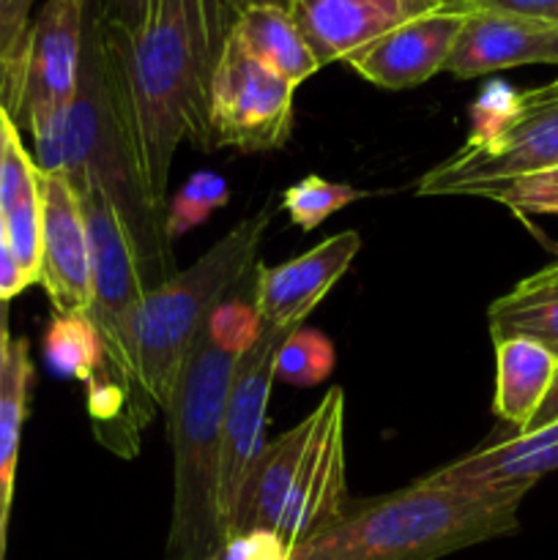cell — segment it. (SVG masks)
Returning a JSON list of instances; mask_svg holds the SVG:
<instances>
[{"label":"cell","mask_w":558,"mask_h":560,"mask_svg":"<svg viewBox=\"0 0 558 560\" xmlns=\"http://www.w3.org/2000/svg\"><path fill=\"white\" fill-rule=\"evenodd\" d=\"M91 5L126 156L148 211L167 230L170 167L181 142L211 148L208 93L239 9L233 0H151L126 27Z\"/></svg>","instance_id":"cell-1"},{"label":"cell","mask_w":558,"mask_h":560,"mask_svg":"<svg viewBox=\"0 0 558 560\" xmlns=\"http://www.w3.org/2000/svg\"><path fill=\"white\" fill-rule=\"evenodd\" d=\"M257 334L244 295L224 299L202 326L167 405L173 446V514L164 560H211L222 547L217 520L219 452L230 383Z\"/></svg>","instance_id":"cell-2"},{"label":"cell","mask_w":558,"mask_h":560,"mask_svg":"<svg viewBox=\"0 0 558 560\" xmlns=\"http://www.w3.org/2000/svg\"><path fill=\"white\" fill-rule=\"evenodd\" d=\"M528 487H463L419 479L345 503L339 517L293 547L290 560H438L518 534Z\"/></svg>","instance_id":"cell-3"},{"label":"cell","mask_w":558,"mask_h":560,"mask_svg":"<svg viewBox=\"0 0 558 560\" xmlns=\"http://www.w3.org/2000/svg\"><path fill=\"white\" fill-rule=\"evenodd\" d=\"M91 244V306L85 317L102 345V370L88 383V410L98 441L120 457L140 446V432L153 419L156 405L146 397L137 364V320H140L146 273L124 219L98 186L74 189Z\"/></svg>","instance_id":"cell-4"},{"label":"cell","mask_w":558,"mask_h":560,"mask_svg":"<svg viewBox=\"0 0 558 560\" xmlns=\"http://www.w3.org/2000/svg\"><path fill=\"white\" fill-rule=\"evenodd\" d=\"M345 503V392L334 386L304 421L260 448L235 498L228 539L274 534L293 552Z\"/></svg>","instance_id":"cell-5"},{"label":"cell","mask_w":558,"mask_h":560,"mask_svg":"<svg viewBox=\"0 0 558 560\" xmlns=\"http://www.w3.org/2000/svg\"><path fill=\"white\" fill-rule=\"evenodd\" d=\"M268 224L271 206L241 219L195 266L146 290L137 320V364L142 392L156 410H167L208 317L252 273Z\"/></svg>","instance_id":"cell-6"},{"label":"cell","mask_w":558,"mask_h":560,"mask_svg":"<svg viewBox=\"0 0 558 560\" xmlns=\"http://www.w3.org/2000/svg\"><path fill=\"white\" fill-rule=\"evenodd\" d=\"M468 140L427 170L419 197H492L523 175L558 167V77L512 91L490 82L470 109Z\"/></svg>","instance_id":"cell-7"},{"label":"cell","mask_w":558,"mask_h":560,"mask_svg":"<svg viewBox=\"0 0 558 560\" xmlns=\"http://www.w3.org/2000/svg\"><path fill=\"white\" fill-rule=\"evenodd\" d=\"M85 22L88 0H44L14 52L0 60V104L16 129L69 107L80 82Z\"/></svg>","instance_id":"cell-8"},{"label":"cell","mask_w":558,"mask_h":560,"mask_svg":"<svg viewBox=\"0 0 558 560\" xmlns=\"http://www.w3.org/2000/svg\"><path fill=\"white\" fill-rule=\"evenodd\" d=\"M295 85L252 58L233 38L224 42L208 93V135L213 148L277 151L293 129Z\"/></svg>","instance_id":"cell-9"},{"label":"cell","mask_w":558,"mask_h":560,"mask_svg":"<svg viewBox=\"0 0 558 560\" xmlns=\"http://www.w3.org/2000/svg\"><path fill=\"white\" fill-rule=\"evenodd\" d=\"M290 334L295 331L257 320L255 339L235 364L228 405H224L217 479V520L222 545L228 539V525L233 517L235 498H239L241 485L246 479V470L252 468L260 448L266 446L263 430H266L268 397H271V386L277 381V355Z\"/></svg>","instance_id":"cell-10"},{"label":"cell","mask_w":558,"mask_h":560,"mask_svg":"<svg viewBox=\"0 0 558 560\" xmlns=\"http://www.w3.org/2000/svg\"><path fill=\"white\" fill-rule=\"evenodd\" d=\"M359 252L361 235L356 230H345L279 266L255 262L252 306L257 320L299 331L317 304H323L328 290L345 277Z\"/></svg>","instance_id":"cell-11"},{"label":"cell","mask_w":558,"mask_h":560,"mask_svg":"<svg viewBox=\"0 0 558 560\" xmlns=\"http://www.w3.org/2000/svg\"><path fill=\"white\" fill-rule=\"evenodd\" d=\"M42 189V268L55 315H85L91 306V244L80 195L63 175L38 173Z\"/></svg>","instance_id":"cell-12"},{"label":"cell","mask_w":558,"mask_h":560,"mask_svg":"<svg viewBox=\"0 0 558 560\" xmlns=\"http://www.w3.org/2000/svg\"><path fill=\"white\" fill-rule=\"evenodd\" d=\"M468 11L435 9L403 22L367 47L356 49L345 63L367 82L386 91H405L443 71Z\"/></svg>","instance_id":"cell-13"},{"label":"cell","mask_w":558,"mask_h":560,"mask_svg":"<svg viewBox=\"0 0 558 560\" xmlns=\"http://www.w3.org/2000/svg\"><path fill=\"white\" fill-rule=\"evenodd\" d=\"M443 9L438 0H293L290 14L317 63L348 60L403 22Z\"/></svg>","instance_id":"cell-14"},{"label":"cell","mask_w":558,"mask_h":560,"mask_svg":"<svg viewBox=\"0 0 558 560\" xmlns=\"http://www.w3.org/2000/svg\"><path fill=\"white\" fill-rule=\"evenodd\" d=\"M514 66H558L556 22L525 20L496 11H468L443 71L460 80H470Z\"/></svg>","instance_id":"cell-15"},{"label":"cell","mask_w":558,"mask_h":560,"mask_svg":"<svg viewBox=\"0 0 558 560\" xmlns=\"http://www.w3.org/2000/svg\"><path fill=\"white\" fill-rule=\"evenodd\" d=\"M558 470V421L536 432L490 438L479 448L425 476L432 485L528 487Z\"/></svg>","instance_id":"cell-16"},{"label":"cell","mask_w":558,"mask_h":560,"mask_svg":"<svg viewBox=\"0 0 558 560\" xmlns=\"http://www.w3.org/2000/svg\"><path fill=\"white\" fill-rule=\"evenodd\" d=\"M558 355L534 339L496 342V394L492 413L514 432L528 430L556 377Z\"/></svg>","instance_id":"cell-17"},{"label":"cell","mask_w":558,"mask_h":560,"mask_svg":"<svg viewBox=\"0 0 558 560\" xmlns=\"http://www.w3.org/2000/svg\"><path fill=\"white\" fill-rule=\"evenodd\" d=\"M0 213L22 273L27 282L36 284L42 268V189H38L36 162L25 151L16 129L11 131L9 156H5Z\"/></svg>","instance_id":"cell-18"},{"label":"cell","mask_w":558,"mask_h":560,"mask_svg":"<svg viewBox=\"0 0 558 560\" xmlns=\"http://www.w3.org/2000/svg\"><path fill=\"white\" fill-rule=\"evenodd\" d=\"M233 38L252 58L260 60L266 69H271L274 74H279L295 88L321 69L288 9H277V5L246 9L235 20Z\"/></svg>","instance_id":"cell-19"},{"label":"cell","mask_w":558,"mask_h":560,"mask_svg":"<svg viewBox=\"0 0 558 560\" xmlns=\"http://www.w3.org/2000/svg\"><path fill=\"white\" fill-rule=\"evenodd\" d=\"M492 342L534 339L558 355V262L520 279L487 310Z\"/></svg>","instance_id":"cell-20"},{"label":"cell","mask_w":558,"mask_h":560,"mask_svg":"<svg viewBox=\"0 0 558 560\" xmlns=\"http://www.w3.org/2000/svg\"><path fill=\"white\" fill-rule=\"evenodd\" d=\"M33 383V361L27 339H14L0 381V560L5 558L11 498H14L16 459H20L22 424Z\"/></svg>","instance_id":"cell-21"},{"label":"cell","mask_w":558,"mask_h":560,"mask_svg":"<svg viewBox=\"0 0 558 560\" xmlns=\"http://www.w3.org/2000/svg\"><path fill=\"white\" fill-rule=\"evenodd\" d=\"M44 355L63 377H77L88 386L102 370V345L85 315H55L44 337Z\"/></svg>","instance_id":"cell-22"},{"label":"cell","mask_w":558,"mask_h":560,"mask_svg":"<svg viewBox=\"0 0 558 560\" xmlns=\"http://www.w3.org/2000/svg\"><path fill=\"white\" fill-rule=\"evenodd\" d=\"M367 197V191L353 189L348 184H332L321 175H306L299 184L290 186L282 195V208L288 211L290 222L301 228L304 233H312L321 228L332 213L342 211L350 202Z\"/></svg>","instance_id":"cell-23"},{"label":"cell","mask_w":558,"mask_h":560,"mask_svg":"<svg viewBox=\"0 0 558 560\" xmlns=\"http://www.w3.org/2000/svg\"><path fill=\"white\" fill-rule=\"evenodd\" d=\"M334 370V348L328 337L312 328H299L282 342L277 355V381L290 386H317Z\"/></svg>","instance_id":"cell-24"},{"label":"cell","mask_w":558,"mask_h":560,"mask_svg":"<svg viewBox=\"0 0 558 560\" xmlns=\"http://www.w3.org/2000/svg\"><path fill=\"white\" fill-rule=\"evenodd\" d=\"M230 200L228 184L219 173L213 170H200L191 175L178 195H173L167 208V238L178 241L181 235L189 233L191 228L206 222L213 211Z\"/></svg>","instance_id":"cell-25"},{"label":"cell","mask_w":558,"mask_h":560,"mask_svg":"<svg viewBox=\"0 0 558 560\" xmlns=\"http://www.w3.org/2000/svg\"><path fill=\"white\" fill-rule=\"evenodd\" d=\"M514 213H553L558 217V167L523 175L503 186L496 197Z\"/></svg>","instance_id":"cell-26"},{"label":"cell","mask_w":558,"mask_h":560,"mask_svg":"<svg viewBox=\"0 0 558 560\" xmlns=\"http://www.w3.org/2000/svg\"><path fill=\"white\" fill-rule=\"evenodd\" d=\"M211 560H290V547L274 534H244L224 541Z\"/></svg>","instance_id":"cell-27"},{"label":"cell","mask_w":558,"mask_h":560,"mask_svg":"<svg viewBox=\"0 0 558 560\" xmlns=\"http://www.w3.org/2000/svg\"><path fill=\"white\" fill-rule=\"evenodd\" d=\"M465 11H496L558 25V0H465Z\"/></svg>","instance_id":"cell-28"},{"label":"cell","mask_w":558,"mask_h":560,"mask_svg":"<svg viewBox=\"0 0 558 560\" xmlns=\"http://www.w3.org/2000/svg\"><path fill=\"white\" fill-rule=\"evenodd\" d=\"M36 0H0V60L9 58L25 36Z\"/></svg>","instance_id":"cell-29"},{"label":"cell","mask_w":558,"mask_h":560,"mask_svg":"<svg viewBox=\"0 0 558 560\" xmlns=\"http://www.w3.org/2000/svg\"><path fill=\"white\" fill-rule=\"evenodd\" d=\"M25 288H31V282H27V277L22 273V268H20V262H16L14 252H11L3 213H0V301H11L14 295H20Z\"/></svg>","instance_id":"cell-30"},{"label":"cell","mask_w":558,"mask_h":560,"mask_svg":"<svg viewBox=\"0 0 558 560\" xmlns=\"http://www.w3.org/2000/svg\"><path fill=\"white\" fill-rule=\"evenodd\" d=\"M96 3L98 9L104 11V16L115 20L118 25L135 27L137 22L146 16L148 3H151V0H96Z\"/></svg>","instance_id":"cell-31"},{"label":"cell","mask_w":558,"mask_h":560,"mask_svg":"<svg viewBox=\"0 0 558 560\" xmlns=\"http://www.w3.org/2000/svg\"><path fill=\"white\" fill-rule=\"evenodd\" d=\"M556 421H558V366H556V377H553L550 392H547L545 402H542V408L536 410V416L531 419L528 430L525 432H536V430H542V427L556 424Z\"/></svg>","instance_id":"cell-32"},{"label":"cell","mask_w":558,"mask_h":560,"mask_svg":"<svg viewBox=\"0 0 558 560\" xmlns=\"http://www.w3.org/2000/svg\"><path fill=\"white\" fill-rule=\"evenodd\" d=\"M9 301H0V381H3L5 361H9L11 350V337H9Z\"/></svg>","instance_id":"cell-33"},{"label":"cell","mask_w":558,"mask_h":560,"mask_svg":"<svg viewBox=\"0 0 558 560\" xmlns=\"http://www.w3.org/2000/svg\"><path fill=\"white\" fill-rule=\"evenodd\" d=\"M293 0H233V5L239 9V14H244L246 9H257V5H277V9H288Z\"/></svg>","instance_id":"cell-34"},{"label":"cell","mask_w":558,"mask_h":560,"mask_svg":"<svg viewBox=\"0 0 558 560\" xmlns=\"http://www.w3.org/2000/svg\"><path fill=\"white\" fill-rule=\"evenodd\" d=\"M438 3H441L443 9H460V11H465V0H438Z\"/></svg>","instance_id":"cell-35"},{"label":"cell","mask_w":558,"mask_h":560,"mask_svg":"<svg viewBox=\"0 0 558 560\" xmlns=\"http://www.w3.org/2000/svg\"><path fill=\"white\" fill-rule=\"evenodd\" d=\"M5 118V109H3V104H0V120Z\"/></svg>","instance_id":"cell-36"},{"label":"cell","mask_w":558,"mask_h":560,"mask_svg":"<svg viewBox=\"0 0 558 560\" xmlns=\"http://www.w3.org/2000/svg\"><path fill=\"white\" fill-rule=\"evenodd\" d=\"M556 262H558V260H556Z\"/></svg>","instance_id":"cell-37"}]
</instances>
